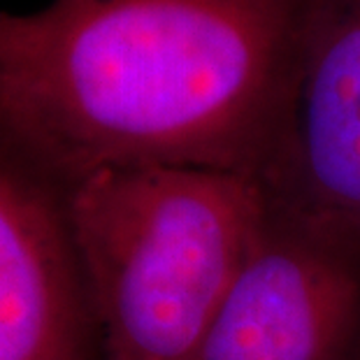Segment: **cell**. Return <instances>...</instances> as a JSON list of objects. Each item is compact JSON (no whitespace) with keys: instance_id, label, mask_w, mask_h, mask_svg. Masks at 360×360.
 <instances>
[{"instance_id":"1","label":"cell","mask_w":360,"mask_h":360,"mask_svg":"<svg viewBox=\"0 0 360 360\" xmlns=\"http://www.w3.org/2000/svg\"><path fill=\"white\" fill-rule=\"evenodd\" d=\"M344 0H51L0 12V126L65 188L103 170L256 179Z\"/></svg>"},{"instance_id":"2","label":"cell","mask_w":360,"mask_h":360,"mask_svg":"<svg viewBox=\"0 0 360 360\" xmlns=\"http://www.w3.org/2000/svg\"><path fill=\"white\" fill-rule=\"evenodd\" d=\"M265 217L256 179L205 167L103 170L68 188L103 360H193Z\"/></svg>"},{"instance_id":"3","label":"cell","mask_w":360,"mask_h":360,"mask_svg":"<svg viewBox=\"0 0 360 360\" xmlns=\"http://www.w3.org/2000/svg\"><path fill=\"white\" fill-rule=\"evenodd\" d=\"M193 360H360V260L267 212Z\"/></svg>"},{"instance_id":"4","label":"cell","mask_w":360,"mask_h":360,"mask_svg":"<svg viewBox=\"0 0 360 360\" xmlns=\"http://www.w3.org/2000/svg\"><path fill=\"white\" fill-rule=\"evenodd\" d=\"M68 188L0 126V360H94Z\"/></svg>"}]
</instances>
